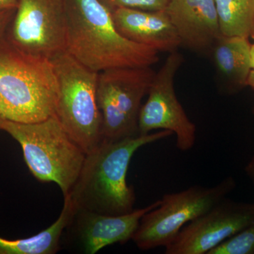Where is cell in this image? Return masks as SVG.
I'll list each match as a JSON object with an SVG mask.
<instances>
[{"label": "cell", "instance_id": "3", "mask_svg": "<svg viewBox=\"0 0 254 254\" xmlns=\"http://www.w3.org/2000/svg\"><path fill=\"white\" fill-rule=\"evenodd\" d=\"M58 84L51 60L28 54L0 38V115L21 123L55 115Z\"/></svg>", "mask_w": 254, "mask_h": 254}, {"label": "cell", "instance_id": "23", "mask_svg": "<svg viewBox=\"0 0 254 254\" xmlns=\"http://www.w3.org/2000/svg\"><path fill=\"white\" fill-rule=\"evenodd\" d=\"M250 56L251 66H252V69H254V43L251 46Z\"/></svg>", "mask_w": 254, "mask_h": 254}, {"label": "cell", "instance_id": "20", "mask_svg": "<svg viewBox=\"0 0 254 254\" xmlns=\"http://www.w3.org/2000/svg\"><path fill=\"white\" fill-rule=\"evenodd\" d=\"M17 6L18 0H0V11L16 9Z\"/></svg>", "mask_w": 254, "mask_h": 254}, {"label": "cell", "instance_id": "15", "mask_svg": "<svg viewBox=\"0 0 254 254\" xmlns=\"http://www.w3.org/2000/svg\"><path fill=\"white\" fill-rule=\"evenodd\" d=\"M251 46L249 38L221 35L212 48L219 72L237 86H247L252 70Z\"/></svg>", "mask_w": 254, "mask_h": 254}, {"label": "cell", "instance_id": "22", "mask_svg": "<svg viewBox=\"0 0 254 254\" xmlns=\"http://www.w3.org/2000/svg\"><path fill=\"white\" fill-rule=\"evenodd\" d=\"M247 86H250L254 91V69H252L251 71L250 76L248 78V81H247Z\"/></svg>", "mask_w": 254, "mask_h": 254}, {"label": "cell", "instance_id": "5", "mask_svg": "<svg viewBox=\"0 0 254 254\" xmlns=\"http://www.w3.org/2000/svg\"><path fill=\"white\" fill-rule=\"evenodd\" d=\"M51 61L58 84L55 116L87 154L102 141V115L97 98L99 72L82 64L67 51Z\"/></svg>", "mask_w": 254, "mask_h": 254}, {"label": "cell", "instance_id": "25", "mask_svg": "<svg viewBox=\"0 0 254 254\" xmlns=\"http://www.w3.org/2000/svg\"><path fill=\"white\" fill-rule=\"evenodd\" d=\"M2 117L1 116V115H0V122H1V119H2Z\"/></svg>", "mask_w": 254, "mask_h": 254}, {"label": "cell", "instance_id": "26", "mask_svg": "<svg viewBox=\"0 0 254 254\" xmlns=\"http://www.w3.org/2000/svg\"></svg>", "mask_w": 254, "mask_h": 254}, {"label": "cell", "instance_id": "2", "mask_svg": "<svg viewBox=\"0 0 254 254\" xmlns=\"http://www.w3.org/2000/svg\"><path fill=\"white\" fill-rule=\"evenodd\" d=\"M66 51L90 69L148 67L159 61L158 51L118 31L100 0H66Z\"/></svg>", "mask_w": 254, "mask_h": 254}, {"label": "cell", "instance_id": "21", "mask_svg": "<svg viewBox=\"0 0 254 254\" xmlns=\"http://www.w3.org/2000/svg\"><path fill=\"white\" fill-rule=\"evenodd\" d=\"M245 172L254 187V155L247 163Z\"/></svg>", "mask_w": 254, "mask_h": 254}, {"label": "cell", "instance_id": "8", "mask_svg": "<svg viewBox=\"0 0 254 254\" xmlns=\"http://www.w3.org/2000/svg\"><path fill=\"white\" fill-rule=\"evenodd\" d=\"M66 0H18L5 36L24 53L51 60L66 51Z\"/></svg>", "mask_w": 254, "mask_h": 254}, {"label": "cell", "instance_id": "16", "mask_svg": "<svg viewBox=\"0 0 254 254\" xmlns=\"http://www.w3.org/2000/svg\"><path fill=\"white\" fill-rule=\"evenodd\" d=\"M222 36L250 38L254 28V0H215Z\"/></svg>", "mask_w": 254, "mask_h": 254}, {"label": "cell", "instance_id": "14", "mask_svg": "<svg viewBox=\"0 0 254 254\" xmlns=\"http://www.w3.org/2000/svg\"><path fill=\"white\" fill-rule=\"evenodd\" d=\"M59 218L51 226L34 236L9 240L0 237V254H54L61 249L64 231L76 210L68 195L64 197Z\"/></svg>", "mask_w": 254, "mask_h": 254}, {"label": "cell", "instance_id": "11", "mask_svg": "<svg viewBox=\"0 0 254 254\" xmlns=\"http://www.w3.org/2000/svg\"><path fill=\"white\" fill-rule=\"evenodd\" d=\"M160 203L158 200L145 208L118 215L76 209L62 239L66 238L68 245L85 254H94L114 244L126 243L132 240L143 215Z\"/></svg>", "mask_w": 254, "mask_h": 254}, {"label": "cell", "instance_id": "17", "mask_svg": "<svg viewBox=\"0 0 254 254\" xmlns=\"http://www.w3.org/2000/svg\"><path fill=\"white\" fill-rule=\"evenodd\" d=\"M208 254H254V222L224 241Z\"/></svg>", "mask_w": 254, "mask_h": 254}, {"label": "cell", "instance_id": "6", "mask_svg": "<svg viewBox=\"0 0 254 254\" xmlns=\"http://www.w3.org/2000/svg\"><path fill=\"white\" fill-rule=\"evenodd\" d=\"M235 186L233 177H229L215 186L195 185L164 195L158 206L142 217L131 240L141 250L166 247L185 225L226 198Z\"/></svg>", "mask_w": 254, "mask_h": 254}, {"label": "cell", "instance_id": "9", "mask_svg": "<svg viewBox=\"0 0 254 254\" xmlns=\"http://www.w3.org/2000/svg\"><path fill=\"white\" fill-rule=\"evenodd\" d=\"M182 63V55L173 52L155 73L148 99L140 110L138 126L139 134L155 130L171 131L176 136L177 148L188 151L195 144L196 127L187 116L175 90V76Z\"/></svg>", "mask_w": 254, "mask_h": 254}, {"label": "cell", "instance_id": "12", "mask_svg": "<svg viewBox=\"0 0 254 254\" xmlns=\"http://www.w3.org/2000/svg\"><path fill=\"white\" fill-rule=\"evenodd\" d=\"M165 11L181 45L190 50H212L221 36L215 0H170Z\"/></svg>", "mask_w": 254, "mask_h": 254}, {"label": "cell", "instance_id": "1", "mask_svg": "<svg viewBox=\"0 0 254 254\" xmlns=\"http://www.w3.org/2000/svg\"><path fill=\"white\" fill-rule=\"evenodd\" d=\"M172 135L171 131L160 130L117 141L102 140L87 153L81 173L66 195L80 210L110 215L133 211L136 195L127 182L132 157L141 147Z\"/></svg>", "mask_w": 254, "mask_h": 254}, {"label": "cell", "instance_id": "4", "mask_svg": "<svg viewBox=\"0 0 254 254\" xmlns=\"http://www.w3.org/2000/svg\"><path fill=\"white\" fill-rule=\"evenodd\" d=\"M0 131L6 132L19 143L25 162L38 181L57 184L64 196L69 193L86 153L64 129L55 115L33 123L2 118Z\"/></svg>", "mask_w": 254, "mask_h": 254}, {"label": "cell", "instance_id": "19", "mask_svg": "<svg viewBox=\"0 0 254 254\" xmlns=\"http://www.w3.org/2000/svg\"><path fill=\"white\" fill-rule=\"evenodd\" d=\"M16 9L5 10L0 11V38L6 34L10 23L14 18Z\"/></svg>", "mask_w": 254, "mask_h": 254}, {"label": "cell", "instance_id": "10", "mask_svg": "<svg viewBox=\"0 0 254 254\" xmlns=\"http://www.w3.org/2000/svg\"><path fill=\"white\" fill-rule=\"evenodd\" d=\"M254 222V203L224 198L185 225L165 248V254H208L227 239Z\"/></svg>", "mask_w": 254, "mask_h": 254}, {"label": "cell", "instance_id": "7", "mask_svg": "<svg viewBox=\"0 0 254 254\" xmlns=\"http://www.w3.org/2000/svg\"><path fill=\"white\" fill-rule=\"evenodd\" d=\"M155 73L148 67L114 68L99 73L97 98L102 140L117 141L138 133V117Z\"/></svg>", "mask_w": 254, "mask_h": 254}, {"label": "cell", "instance_id": "18", "mask_svg": "<svg viewBox=\"0 0 254 254\" xmlns=\"http://www.w3.org/2000/svg\"><path fill=\"white\" fill-rule=\"evenodd\" d=\"M110 10L128 8L144 11L165 10L170 0H100Z\"/></svg>", "mask_w": 254, "mask_h": 254}, {"label": "cell", "instance_id": "24", "mask_svg": "<svg viewBox=\"0 0 254 254\" xmlns=\"http://www.w3.org/2000/svg\"><path fill=\"white\" fill-rule=\"evenodd\" d=\"M252 38H253V39L254 40V31H253V33H252Z\"/></svg>", "mask_w": 254, "mask_h": 254}, {"label": "cell", "instance_id": "13", "mask_svg": "<svg viewBox=\"0 0 254 254\" xmlns=\"http://www.w3.org/2000/svg\"><path fill=\"white\" fill-rule=\"evenodd\" d=\"M118 31L127 39L160 52L173 53L181 41L165 10L118 8L111 11Z\"/></svg>", "mask_w": 254, "mask_h": 254}]
</instances>
